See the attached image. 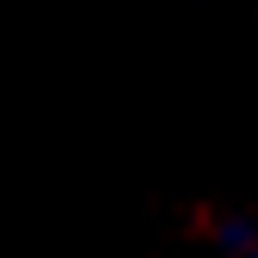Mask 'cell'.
I'll return each instance as SVG.
<instances>
[{
  "label": "cell",
  "mask_w": 258,
  "mask_h": 258,
  "mask_svg": "<svg viewBox=\"0 0 258 258\" xmlns=\"http://www.w3.org/2000/svg\"><path fill=\"white\" fill-rule=\"evenodd\" d=\"M240 258H258V246H246V252H240Z\"/></svg>",
  "instance_id": "1"
}]
</instances>
